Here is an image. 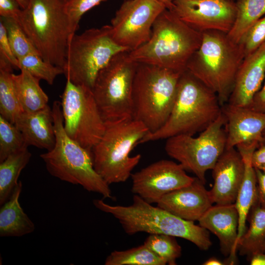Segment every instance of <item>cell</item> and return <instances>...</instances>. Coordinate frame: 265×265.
<instances>
[{"label":"cell","mask_w":265,"mask_h":265,"mask_svg":"<svg viewBox=\"0 0 265 265\" xmlns=\"http://www.w3.org/2000/svg\"><path fill=\"white\" fill-rule=\"evenodd\" d=\"M222 111L217 95L187 70L180 77L176 98L165 124L139 144L180 135H193L208 128Z\"/></svg>","instance_id":"cell-1"},{"label":"cell","mask_w":265,"mask_h":265,"mask_svg":"<svg viewBox=\"0 0 265 265\" xmlns=\"http://www.w3.org/2000/svg\"><path fill=\"white\" fill-rule=\"evenodd\" d=\"M64 0H29L16 20L40 56L62 69L73 36Z\"/></svg>","instance_id":"cell-6"},{"label":"cell","mask_w":265,"mask_h":265,"mask_svg":"<svg viewBox=\"0 0 265 265\" xmlns=\"http://www.w3.org/2000/svg\"><path fill=\"white\" fill-rule=\"evenodd\" d=\"M251 163L255 169L265 170V145H261L253 152Z\"/></svg>","instance_id":"cell-38"},{"label":"cell","mask_w":265,"mask_h":265,"mask_svg":"<svg viewBox=\"0 0 265 265\" xmlns=\"http://www.w3.org/2000/svg\"><path fill=\"white\" fill-rule=\"evenodd\" d=\"M106 0H70L65 7L69 18L72 35L75 34L82 16L93 7Z\"/></svg>","instance_id":"cell-34"},{"label":"cell","mask_w":265,"mask_h":265,"mask_svg":"<svg viewBox=\"0 0 265 265\" xmlns=\"http://www.w3.org/2000/svg\"><path fill=\"white\" fill-rule=\"evenodd\" d=\"M159 1L163 3L166 7V8L169 9L171 4L173 0H158Z\"/></svg>","instance_id":"cell-43"},{"label":"cell","mask_w":265,"mask_h":265,"mask_svg":"<svg viewBox=\"0 0 265 265\" xmlns=\"http://www.w3.org/2000/svg\"><path fill=\"white\" fill-rule=\"evenodd\" d=\"M15 125L21 132L26 145L50 151L55 143L52 109L49 105L32 112H23Z\"/></svg>","instance_id":"cell-21"},{"label":"cell","mask_w":265,"mask_h":265,"mask_svg":"<svg viewBox=\"0 0 265 265\" xmlns=\"http://www.w3.org/2000/svg\"><path fill=\"white\" fill-rule=\"evenodd\" d=\"M175 238L165 234H150L144 244L166 265H175L181 255L182 248Z\"/></svg>","instance_id":"cell-29"},{"label":"cell","mask_w":265,"mask_h":265,"mask_svg":"<svg viewBox=\"0 0 265 265\" xmlns=\"http://www.w3.org/2000/svg\"><path fill=\"white\" fill-rule=\"evenodd\" d=\"M201 32L191 28L171 11L165 9L155 21L149 40L129 52L130 58L182 73L200 46Z\"/></svg>","instance_id":"cell-4"},{"label":"cell","mask_w":265,"mask_h":265,"mask_svg":"<svg viewBox=\"0 0 265 265\" xmlns=\"http://www.w3.org/2000/svg\"><path fill=\"white\" fill-rule=\"evenodd\" d=\"M52 109L55 143L52 149L40 156L48 172L61 181L81 186L87 191L99 193L105 198L113 199L109 185L94 167L91 151L66 133L60 102L55 101Z\"/></svg>","instance_id":"cell-5"},{"label":"cell","mask_w":265,"mask_h":265,"mask_svg":"<svg viewBox=\"0 0 265 265\" xmlns=\"http://www.w3.org/2000/svg\"><path fill=\"white\" fill-rule=\"evenodd\" d=\"M27 147L16 126L0 116V162L11 154Z\"/></svg>","instance_id":"cell-32"},{"label":"cell","mask_w":265,"mask_h":265,"mask_svg":"<svg viewBox=\"0 0 265 265\" xmlns=\"http://www.w3.org/2000/svg\"><path fill=\"white\" fill-rule=\"evenodd\" d=\"M203 265H224L218 259L215 257H212L206 261Z\"/></svg>","instance_id":"cell-41"},{"label":"cell","mask_w":265,"mask_h":265,"mask_svg":"<svg viewBox=\"0 0 265 265\" xmlns=\"http://www.w3.org/2000/svg\"><path fill=\"white\" fill-rule=\"evenodd\" d=\"M12 77L23 112H35L48 105V96L41 87L39 79L25 70L18 75L13 73Z\"/></svg>","instance_id":"cell-23"},{"label":"cell","mask_w":265,"mask_h":265,"mask_svg":"<svg viewBox=\"0 0 265 265\" xmlns=\"http://www.w3.org/2000/svg\"><path fill=\"white\" fill-rule=\"evenodd\" d=\"M248 107L256 111L265 113V79L263 85L255 94Z\"/></svg>","instance_id":"cell-39"},{"label":"cell","mask_w":265,"mask_h":265,"mask_svg":"<svg viewBox=\"0 0 265 265\" xmlns=\"http://www.w3.org/2000/svg\"><path fill=\"white\" fill-rule=\"evenodd\" d=\"M265 79V42L244 58L227 103L249 106Z\"/></svg>","instance_id":"cell-20"},{"label":"cell","mask_w":265,"mask_h":265,"mask_svg":"<svg viewBox=\"0 0 265 265\" xmlns=\"http://www.w3.org/2000/svg\"><path fill=\"white\" fill-rule=\"evenodd\" d=\"M138 64L123 51L99 72L92 90L106 123L133 119L132 89Z\"/></svg>","instance_id":"cell-10"},{"label":"cell","mask_w":265,"mask_h":265,"mask_svg":"<svg viewBox=\"0 0 265 265\" xmlns=\"http://www.w3.org/2000/svg\"><path fill=\"white\" fill-rule=\"evenodd\" d=\"M265 42V15L256 22L244 34L239 43L245 56Z\"/></svg>","instance_id":"cell-33"},{"label":"cell","mask_w":265,"mask_h":265,"mask_svg":"<svg viewBox=\"0 0 265 265\" xmlns=\"http://www.w3.org/2000/svg\"><path fill=\"white\" fill-rule=\"evenodd\" d=\"M262 252H265V241L263 246Z\"/></svg>","instance_id":"cell-44"},{"label":"cell","mask_w":265,"mask_h":265,"mask_svg":"<svg viewBox=\"0 0 265 265\" xmlns=\"http://www.w3.org/2000/svg\"><path fill=\"white\" fill-rule=\"evenodd\" d=\"M199 225L214 234L219 240L227 264L237 261L238 214L235 204L212 206L198 220Z\"/></svg>","instance_id":"cell-18"},{"label":"cell","mask_w":265,"mask_h":265,"mask_svg":"<svg viewBox=\"0 0 265 265\" xmlns=\"http://www.w3.org/2000/svg\"><path fill=\"white\" fill-rule=\"evenodd\" d=\"M128 51L113 40L110 25L92 28L71 38L63 74L76 85L91 89L100 71L116 54Z\"/></svg>","instance_id":"cell-9"},{"label":"cell","mask_w":265,"mask_h":265,"mask_svg":"<svg viewBox=\"0 0 265 265\" xmlns=\"http://www.w3.org/2000/svg\"><path fill=\"white\" fill-rule=\"evenodd\" d=\"M251 265H265V252H258L250 257Z\"/></svg>","instance_id":"cell-40"},{"label":"cell","mask_w":265,"mask_h":265,"mask_svg":"<svg viewBox=\"0 0 265 265\" xmlns=\"http://www.w3.org/2000/svg\"><path fill=\"white\" fill-rule=\"evenodd\" d=\"M166 6L158 0H127L111 21L113 40L128 52L134 51L150 39L153 24Z\"/></svg>","instance_id":"cell-13"},{"label":"cell","mask_w":265,"mask_h":265,"mask_svg":"<svg viewBox=\"0 0 265 265\" xmlns=\"http://www.w3.org/2000/svg\"><path fill=\"white\" fill-rule=\"evenodd\" d=\"M19 69L25 70L35 78L45 80L52 85L59 75L63 74L62 68L45 61L38 54H30L18 60Z\"/></svg>","instance_id":"cell-31"},{"label":"cell","mask_w":265,"mask_h":265,"mask_svg":"<svg viewBox=\"0 0 265 265\" xmlns=\"http://www.w3.org/2000/svg\"><path fill=\"white\" fill-rule=\"evenodd\" d=\"M182 73L138 63L132 89L133 119L154 132L166 122L175 102Z\"/></svg>","instance_id":"cell-7"},{"label":"cell","mask_w":265,"mask_h":265,"mask_svg":"<svg viewBox=\"0 0 265 265\" xmlns=\"http://www.w3.org/2000/svg\"><path fill=\"white\" fill-rule=\"evenodd\" d=\"M225 116L221 112L216 119L196 137L180 134L166 139L165 150L186 171L192 172L205 184V174L212 170L226 149Z\"/></svg>","instance_id":"cell-11"},{"label":"cell","mask_w":265,"mask_h":265,"mask_svg":"<svg viewBox=\"0 0 265 265\" xmlns=\"http://www.w3.org/2000/svg\"><path fill=\"white\" fill-rule=\"evenodd\" d=\"M105 265H165V263L143 245L123 251H114L106 257Z\"/></svg>","instance_id":"cell-28"},{"label":"cell","mask_w":265,"mask_h":265,"mask_svg":"<svg viewBox=\"0 0 265 265\" xmlns=\"http://www.w3.org/2000/svg\"><path fill=\"white\" fill-rule=\"evenodd\" d=\"M105 132L91 150L94 167L108 184L126 182L141 156L130 153L149 132L141 122L131 119L106 123Z\"/></svg>","instance_id":"cell-8"},{"label":"cell","mask_w":265,"mask_h":265,"mask_svg":"<svg viewBox=\"0 0 265 265\" xmlns=\"http://www.w3.org/2000/svg\"><path fill=\"white\" fill-rule=\"evenodd\" d=\"M251 210L249 226L237 244L239 254L249 258L255 253L262 252L265 241V208L257 200Z\"/></svg>","instance_id":"cell-25"},{"label":"cell","mask_w":265,"mask_h":265,"mask_svg":"<svg viewBox=\"0 0 265 265\" xmlns=\"http://www.w3.org/2000/svg\"><path fill=\"white\" fill-rule=\"evenodd\" d=\"M168 9L201 33L215 30L228 33L237 15L235 1L229 0H173Z\"/></svg>","instance_id":"cell-14"},{"label":"cell","mask_w":265,"mask_h":265,"mask_svg":"<svg viewBox=\"0 0 265 265\" xmlns=\"http://www.w3.org/2000/svg\"><path fill=\"white\" fill-rule=\"evenodd\" d=\"M237 15L234 25L227 33L237 43L247 31L265 15V0H236Z\"/></svg>","instance_id":"cell-27"},{"label":"cell","mask_w":265,"mask_h":265,"mask_svg":"<svg viewBox=\"0 0 265 265\" xmlns=\"http://www.w3.org/2000/svg\"><path fill=\"white\" fill-rule=\"evenodd\" d=\"M13 68L0 57V116L15 124L23 111L12 80Z\"/></svg>","instance_id":"cell-26"},{"label":"cell","mask_w":265,"mask_h":265,"mask_svg":"<svg viewBox=\"0 0 265 265\" xmlns=\"http://www.w3.org/2000/svg\"><path fill=\"white\" fill-rule=\"evenodd\" d=\"M263 136L265 138V130L263 132Z\"/></svg>","instance_id":"cell-45"},{"label":"cell","mask_w":265,"mask_h":265,"mask_svg":"<svg viewBox=\"0 0 265 265\" xmlns=\"http://www.w3.org/2000/svg\"><path fill=\"white\" fill-rule=\"evenodd\" d=\"M212 170L214 183L209 192L212 203L235 204L244 174L240 153L235 148L225 149Z\"/></svg>","instance_id":"cell-16"},{"label":"cell","mask_w":265,"mask_h":265,"mask_svg":"<svg viewBox=\"0 0 265 265\" xmlns=\"http://www.w3.org/2000/svg\"><path fill=\"white\" fill-rule=\"evenodd\" d=\"M93 203L117 219L129 235L139 232L168 235L187 240L202 250H208L212 244L207 229L154 207L137 195H134L132 204L128 206L110 205L101 199H95Z\"/></svg>","instance_id":"cell-3"},{"label":"cell","mask_w":265,"mask_h":265,"mask_svg":"<svg viewBox=\"0 0 265 265\" xmlns=\"http://www.w3.org/2000/svg\"><path fill=\"white\" fill-rule=\"evenodd\" d=\"M22 9L15 0H0V15L1 17L17 20Z\"/></svg>","instance_id":"cell-36"},{"label":"cell","mask_w":265,"mask_h":265,"mask_svg":"<svg viewBox=\"0 0 265 265\" xmlns=\"http://www.w3.org/2000/svg\"><path fill=\"white\" fill-rule=\"evenodd\" d=\"M204 185L195 177L190 185L163 196L157 206L184 220L198 221L213 204Z\"/></svg>","instance_id":"cell-19"},{"label":"cell","mask_w":265,"mask_h":265,"mask_svg":"<svg viewBox=\"0 0 265 265\" xmlns=\"http://www.w3.org/2000/svg\"><path fill=\"white\" fill-rule=\"evenodd\" d=\"M22 190V183L19 181L9 199L0 209V236L21 237L32 233L34 223L21 207L19 198Z\"/></svg>","instance_id":"cell-22"},{"label":"cell","mask_w":265,"mask_h":265,"mask_svg":"<svg viewBox=\"0 0 265 265\" xmlns=\"http://www.w3.org/2000/svg\"><path fill=\"white\" fill-rule=\"evenodd\" d=\"M132 192L149 203H157L166 194L191 184L181 164L162 159L132 173Z\"/></svg>","instance_id":"cell-15"},{"label":"cell","mask_w":265,"mask_h":265,"mask_svg":"<svg viewBox=\"0 0 265 265\" xmlns=\"http://www.w3.org/2000/svg\"><path fill=\"white\" fill-rule=\"evenodd\" d=\"M202 34L200 46L188 61L186 70L212 90L223 106L233 91L244 51L227 33L210 30Z\"/></svg>","instance_id":"cell-2"},{"label":"cell","mask_w":265,"mask_h":265,"mask_svg":"<svg viewBox=\"0 0 265 265\" xmlns=\"http://www.w3.org/2000/svg\"><path fill=\"white\" fill-rule=\"evenodd\" d=\"M64 0V1H65V2H68V1H69L70 0Z\"/></svg>","instance_id":"cell-46"},{"label":"cell","mask_w":265,"mask_h":265,"mask_svg":"<svg viewBox=\"0 0 265 265\" xmlns=\"http://www.w3.org/2000/svg\"><path fill=\"white\" fill-rule=\"evenodd\" d=\"M61 98L66 133L82 147L91 151L106 127L92 90L67 80Z\"/></svg>","instance_id":"cell-12"},{"label":"cell","mask_w":265,"mask_h":265,"mask_svg":"<svg viewBox=\"0 0 265 265\" xmlns=\"http://www.w3.org/2000/svg\"><path fill=\"white\" fill-rule=\"evenodd\" d=\"M19 4L22 9L26 8L29 2V0H15Z\"/></svg>","instance_id":"cell-42"},{"label":"cell","mask_w":265,"mask_h":265,"mask_svg":"<svg viewBox=\"0 0 265 265\" xmlns=\"http://www.w3.org/2000/svg\"><path fill=\"white\" fill-rule=\"evenodd\" d=\"M255 170L257 178L258 200L260 205L265 208V170Z\"/></svg>","instance_id":"cell-37"},{"label":"cell","mask_w":265,"mask_h":265,"mask_svg":"<svg viewBox=\"0 0 265 265\" xmlns=\"http://www.w3.org/2000/svg\"><path fill=\"white\" fill-rule=\"evenodd\" d=\"M31 157L27 148L16 152L0 162V205L1 206L10 198L23 169Z\"/></svg>","instance_id":"cell-24"},{"label":"cell","mask_w":265,"mask_h":265,"mask_svg":"<svg viewBox=\"0 0 265 265\" xmlns=\"http://www.w3.org/2000/svg\"><path fill=\"white\" fill-rule=\"evenodd\" d=\"M222 110L226 118V149L235 148L243 143L257 142L264 144L265 113L228 103L222 106Z\"/></svg>","instance_id":"cell-17"},{"label":"cell","mask_w":265,"mask_h":265,"mask_svg":"<svg viewBox=\"0 0 265 265\" xmlns=\"http://www.w3.org/2000/svg\"><path fill=\"white\" fill-rule=\"evenodd\" d=\"M0 57L6 60L13 68L19 69V61L12 50L6 30L1 21H0Z\"/></svg>","instance_id":"cell-35"},{"label":"cell","mask_w":265,"mask_h":265,"mask_svg":"<svg viewBox=\"0 0 265 265\" xmlns=\"http://www.w3.org/2000/svg\"><path fill=\"white\" fill-rule=\"evenodd\" d=\"M231 0V1H235L236 0Z\"/></svg>","instance_id":"cell-47"},{"label":"cell","mask_w":265,"mask_h":265,"mask_svg":"<svg viewBox=\"0 0 265 265\" xmlns=\"http://www.w3.org/2000/svg\"><path fill=\"white\" fill-rule=\"evenodd\" d=\"M0 21L4 25L12 50L18 60L30 54L40 55L35 47L16 20L1 17Z\"/></svg>","instance_id":"cell-30"}]
</instances>
